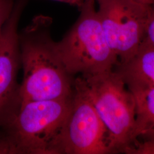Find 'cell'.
Listing matches in <instances>:
<instances>
[{
    "mask_svg": "<svg viewBox=\"0 0 154 154\" xmlns=\"http://www.w3.org/2000/svg\"><path fill=\"white\" fill-rule=\"evenodd\" d=\"M51 23L48 17H36L19 33L23 72L20 90L21 104L66 98L74 93L75 78L67 71L57 42L51 37Z\"/></svg>",
    "mask_w": 154,
    "mask_h": 154,
    "instance_id": "6da1fadb",
    "label": "cell"
},
{
    "mask_svg": "<svg viewBox=\"0 0 154 154\" xmlns=\"http://www.w3.org/2000/svg\"><path fill=\"white\" fill-rule=\"evenodd\" d=\"M76 22L57 46L67 72L91 77L112 71L118 58L110 48L95 0H85Z\"/></svg>",
    "mask_w": 154,
    "mask_h": 154,
    "instance_id": "7a4b0ae2",
    "label": "cell"
},
{
    "mask_svg": "<svg viewBox=\"0 0 154 154\" xmlns=\"http://www.w3.org/2000/svg\"><path fill=\"white\" fill-rule=\"evenodd\" d=\"M74 85L91 101L110 135L115 152L132 143L137 106L135 97L115 69L91 77L78 76Z\"/></svg>",
    "mask_w": 154,
    "mask_h": 154,
    "instance_id": "3957f363",
    "label": "cell"
},
{
    "mask_svg": "<svg viewBox=\"0 0 154 154\" xmlns=\"http://www.w3.org/2000/svg\"><path fill=\"white\" fill-rule=\"evenodd\" d=\"M72 95L66 98L22 103L5 130L12 154H56L57 144L70 111Z\"/></svg>",
    "mask_w": 154,
    "mask_h": 154,
    "instance_id": "277c9868",
    "label": "cell"
},
{
    "mask_svg": "<svg viewBox=\"0 0 154 154\" xmlns=\"http://www.w3.org/2000/svg\"><path fill=\"white\" fill-rule=\"evenodd\" d=\"M97 11L110 48L119 63L135 54L145 38L152 6L130 0H95Z\"/></svg>",
    "mask_w": 154,
    "mask_h": 154,
    "instance_id": "5b68a950",
    "label": "cell"
},
{
    "mask_svg": "<svg viewBox=\"0 0 154 154\" xmlns=\"http://www.w3.org/2000/svg\"><path fill=\"white\" fill-rule=\"evenodd\" d=\"M56 154H115L110 135L93 105L74 85L72 105Z\"/></svg>",
    "mask_w": 154,
    "mask_h": 154,
    "instance_id": "8992f818",
    "label": "cell"
},
{
    "mask_svg": "<svg viewBox=\"0 0 154 154\" xmlns=\"http://www.w3.org/2000/svg\"><path fill=\"white\" fill-rule=\"evenodd\" d=\"M24 0L15 2L0 35V127L7 128L21 107L17 73L21 65L18 25Z\"/></svg>",
    "mask_w": 154,
    "mask_h": 154,
    "instance_id": "52a82bcc",
    "label": "cell"
},
{
    "mask_svg": "<svg viewBox=\"0 0 154 154\" xmlns=\"http://www.w3.org/2000/svg\"><path fill=\"white\" fill-rule=\"evenodd\" d=\"M114 69L128 88H154V47L144 39L135 54Z\"/></svg>",
    "mask_w": 154,
    "mask_h": 154,
    "instance_id": "ba28073f",
    "label": "cell"
},
{
    "mask_svg": "<svg viewBox=\"0 0 154 154\" xmlns=\"http://www.w3.org/2000/svg\"><path fill=\"white\" fill-rule=\"evenodd\" d=\"M128 89L135 97L137 106L132 144L135 140L154 139V88Z\"/></svg>",
    "mask_w": 154,
    "mask_h": 154,
    "instance_id": "9c48e42d",
    "label": "cell"
},
{
    "mask_svg": "<svg viewBox=\"0 0 154 154\" xmlns=\"http://www.w3.org/2000/svg\"><path fill=\"white\" fill-rule=\"evenodd\" d=\"M127 154H154V139L136 140L125 149Z\"/></svg>",
    "mask_w": 154,
    "mask_h": 154,
    "instance_id": "30bf717a",
    "label": "cell"
},
{
    "mask_svg": "<svg viewBox=\"0 0 154 154\" xmlns=\"http://www.w3.org/2000/svg\"><path fill=\"white\" fill-rule=\"evenodd\" d=\"M16 0H0V35L2 28L13 11Z\"/></svg>",
    "mask_w": 154,
    "mask_h": 154,
    "instance_id": "8fae6325",
    "label": "cell"
},
{
    "mask_svg": "<svg viewBox=\"0 0 154 154\" xmlns=\"http://www.w3.org/2000/svg\"><path fill=\"white\" fill-rule=\"evenodd\" d=\"M144 39L154 47V6L152 7V11L147 22Z\"/></svg>",
    "mask_w": 154,
    "mask_h": 154,
    "instance_id": "7c38bea8",
    "label": "cell"
},
{
    "mask_svg": "<svg viewBox=\"0 0 154 154\" xmlns=\"http://www.w3.org/2000/svg\"><path fill=\"white\" fill-rule=\"evenodd\" d=\"M53 1H57L69 4L70 5L76 6L79 9L81 8L84 3L85 0H51Z\"/></svg>",
    "mask_w": 154,
    "mask_h": 154,
    "instance_id": "4fadbf2b",
    "label": "cell"
},
{
    "mask_svg": "<svg viewBox=\"0 0 154 154\" xmlns=\"http://www.w3.org/2000/svg\"><path fill=\"white\" fill-rule=\"evenodd\" d=\"M135 3L146 6H152L154 4V0H130Z\"/></svg>",
    "mask_w": 154,
    "mask_h": 154,
    "instance_id": "5bb4252c",
    "label": "cell"
},
{
    "mask_svg": "<svg viewBox=\"0 0 154 154\" xmlns=\"http://www.w3.org/2000/svg\"><path fill=\"white\" fill-rule=\"evenodd\" d=\"M154 6V5H153V6Z\"/></svg>",
    "mask_w": 154,
    "mask_h": 154,
    "instance_id": "9a60e30c",
    "label": "cell"
}]
</instances>
